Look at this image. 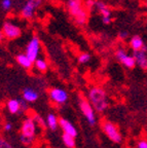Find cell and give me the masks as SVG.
I'll return each mask as SVG.
<instances>
[{"label":"cell","mask_w":147,"mask_h":148,"mask_svg":"<svg viewBox=\"0 0 147 148\" xmlns=\"http://www.w3.org/2000/svg\"><path fill=\"white\" fill-rule=\"evenodd\" d=\"M89 102H90L94 109L99 112V113H103L104 111L107 110L109 105L108 101V96L106 94V92L100 86H93L89 90Z\"/></svg>","instance_id":"6da1fadb"},{"label":"cell","mask_w":147,"mask_h":148,"mask_svg":"<svg viewBox=\"0 0 147 148\" xmlns=\"http://www.w3.org/2000/svg\"><path fill=\"white\" fill-rule=\"evenodd\" d=\"M68 10L78 25H84L87 21V9L82 0H68Z\"/></svg>","instance_id":"7a4b0ae2"},{"label":"cell","mask_w":147,"mask_h":148,"mask_svg":"<svg viewBox=\"0 0 147 148\" xmlns=\"http://www.w3.org/2000/svg\"><path fill=\"white\" fill-rule=\"evenodd\" d=\"M37 132V123L33 117H27L23 120L20 140L24 145H31L35 140Z\"/></svg>","instance_id":"3957f363"},{"label":"cell","mask_w":147,"mask_h":148,"mask_svg":"<svg viewBox=\"0 0 147 148\" xmlns=\"http://www.w3.org/2000/svg\"><path fill=\"white\" fill-rule=\"evenodd\" d=\"M78 105L80 111L84 115L85 119L91 125H95L97 123V117H96V110L92 106L89 100L85 99L84 97H79L78 99Z\"/></svg>","instance_id":"277c9868"},{"label":"cell","mask_w":147,"mask_h":148,"mask_svg":"<svg viewBox=\"0 0 147 148\" xmlns=\"http://www.w3.org/2000/svg\"><path fill=\"white\" fill-rule=\"evenodd\" d=\"M102 130H103L104 134L108 137L109 140H111L114 143H120L122 140V136L120 134V130L117 127L116 125L109 121V120H105L102 123Z\"/></svg>","instance_id":"5b68a950"},{"label":"cell","mask_w":147,"mask_h":148,"mask_svg":"<svg viewBox=\"0 0 147 148\" xmlns=\"http://www.w3.org/2000/svg\"><path fill=\"white\" fill-rule=\"evenodd\" d=\"M40 47H41V43H40V39L37 36H34L31 38L29 43L26 46V56L30 59L33 63L38 59L39 51H40Z\"/></svg>","instance_id":"8992f818"},{"label":"cell","mask_w":147,"mask_h":148,"mask_svg":"<svg viewBox=\"0 0 147 148\" xmlns=\"http://www.w3.org/2000/svg\"><path fill=\"white\" fill-rule=\"evenodd\" d=\"M42 3V0H27L22 8L21 14L24 18L31 20L35 14L36 9L38 8Z\"/></svg>","instance_id":"52a82bcc"},{"label":"cell","mask_w":147,"mask_h":148,"mask_svg":"<svg viewBox=\"0 0 147 148\" xmlns=\"http://www.w3.org/2000/svg\"><path fill=\"white\" fill-rule=\"evenodd\" d=\"M2 33L4 35V38L9 40H14L21 36L22 30L19 26L14 25L12 22H5L2 26Z\"/></svg>","instance_id":"ba28073f"},{"label":"cell","mask_w":147,"mask_h":148,"mask_svg":"<svg viewBox=\"0 0 147 148\" xmlns=\"http://www.w3.org/2000/svg\"><path fill=\"white\" fill-rule=\"evenodd\" d=\"M115 58L120 63H122L124 67L128 69H133L136 66V61L133 55H130L129 53H126L124 49H118L115 51Z\"/></svg>","instance_id":"9c48e42d"},{"label":"cell","mask_w":147,"mask_h":148,"mask_svg":"<svg viewBox=\"0 0 147 148\" xmlns=\"http://www.w3.org/2000/svg\"><path fill=\"white\" fill-rule=\"evenodd\" d=\"M49 99L53 103L57 105L65 104L68 100V92L64 88H53L48 92Z\"/></svg>","instance_id":"30bf717a"},{"label":"cell","mask_w":147,"mask_h":148,"mask_svg":"<svg viewBox=\"0 0 147 148\" xmlns=\"http://www.w3.org/2000/svg\"><path fill=\"white\" fill-rule=\"evenodd\" d=\"M133 57L135 58L136 65L143 70H147V46L144 45L142 49L136 51L133 53Z\"/></svg>","instance_id":"8fae6325"},{"label":"cell","mask_w":147,"mask_h":148,"mask_svg":"<svg viewBox=\"0 0 147 148\" xmlns=\"http://www.w3.org/2000/svg\"><path fill=\"white\" fill-rule=\"evenodd\" d=\"M59 127L62 129L63 134H68L73 137L77 136V129H76L75 125L71 121H69V120L65 119L63 117L59 118Z\"/></svg>","instance_id":"7c38bea8"},{"label":"cell","mask_w":147,"mask_h":148,"mask_svg":"<svg viewBox=\"0 0 147 148\" xmlns=\"http://www.w3.org/2000/svg\"><path fill=\"white\" fill-rule=\"evenodd\" d=\"M23 99L28 103H33L38 99V92L32 88H26L23 90Z\"/></svg>","instance_id":"4fadbf2b"},{"label":"cell","mask_w":147,"mask_h":148,"mask_svg":"<svg viewBox=\"0 0 147 148\" xmlns=\"http://www.w3.org/2000/svg\"><path fill=\"white\" fill-rule=\"evenodd\" d=\"M16 60V62H18V64L20 65L21 67H23L24 69H31L33 64H34V63L26 56V53H20V55H18Z\"/></svg>","instance_id":"5bb4252c"},{"label":"cell","mask_w":147,"mask_h":148,"mask_svg":"<svg viewBox=\"0 0 147 148\" xmlns=\"http://www.w3.org/2000/svg\"><path fill=\"white\" fill-rule=\"evenodd\" d=\"M95 8L99 12V14L102 16V18L111 16L110 8H109V7L107 6V4H106L105 2H103V1H100V0L96 1V3H95Z\"/></svg>","instance_id":"9a60e30c"},{"label":"cell","mask_w":147,"mask_h":148,"mask_svg":"<svg viewBox=\"0 0 147 148\" xmlns=\"http://www.w3.org/2000/svg\"><path fill=\"white\" fill-rule=\"evenodd\" d=\"M6 108L7 110L12 114H19L21 113V105H20V101L16 99H10L7 101L6 103Z\"/></svg>","instance_id":"2e32d148"},{"label":"cell","mask_w":147,"mask_h":148,"mask_svg":"<svg viewBox=\"0 0 147 148\" xmlns=\"http://www.w3.org/2000/svg\"><path fill=\"white\" fill-rule=\"evenodd\" d=\"M144 41H143L142 37L139 35H135L130 39V47L133 49V51H140L144 47Z\"/></svg>","instance_id":"e0dca14e"},{"label":"cell","mask_w":147,"mask_h":148,"mask_svg":"<svg viewBox=\"0 0 147 148\" xmlns=\"http://www.w3.org/2000/svg\"><path fill=\"white\" fill-rule=\"evenodd\" d=\"M46 127L52 131H56L59 127V118L54 113H48L46 116Z\"/></svg>","instance_id":"ac0fdd59"},{"label":"cell","mask_w":147,"mask_h":148,"mask_svg":"<svg viewBox=\"0 0 147 148\" xmlns=\"http://www.w3.org/2000/svg\"><path fill=\"white\" fill-rule=\"evenodd\" d=\"M33 66H34V67L36 68L37 71H39V72H45L48 68L47 62L42 58L37 59V60L34 62V64H33Z\"/></svg>","instance_id":"d6986e66"},{"label":"cell","mask_w":147,"mask_h":148,"mask_svg":"<svg viewBox=\"0 0 147 148\" xmlns=\"http://www.w3.org/2000/svg\"><path fill=\"white\" fill-rule=\"evenodd\" d=\"M63 143L66 147L68 148H74L75 147V137L70 136L68 134H63L62 136Z\"/></svg>","instance_id":"ffe728a7"},{"label":"cell","mask_w":147,"mask_h":148,"mask_svg":"<svg viewBox=\"0 0 147 148\" xmlns=\"http://www.w3.org/2000/svg\"><path fill=\"white\" fill-rule=\"evenodd\" d=\"M91 55L87 53H81L80 55L78 56V62L80 63V64H87V63L90 62L91 60Z\"/></svg>","instance_id":"44dd1931"},{"label":"cell","mask_w":147,"mask_h":148,"mask_svg":"<svg viewBox=\"0 0 147 148\" xmlns=\"http://www.w3.org/2000/svg\"><path fill=\"white\" fill-rule=\"evenodd\" d=\"M12 6V0H2L1 1V7L3 10H9Z\"/></svg>","instance_id":"7402d4cb"},{"label":"cell","mask_w":147,"mask_h":148,"mask_svg":"<svg viewBox=\"0 0 147 148\" xmlns=\"http://www.w3.org/2000/svg\"><path fill=\"white\" fill-rule=\"evenodd\" d=\"M34 120H35V123H37V125H39V127H46V121H44V119L42 117H40L39 115H34Z\"/></svg>","instance_id":"603a6c76"},{"label":"cell","mask_w":147,"mask_h":148,"mask_svg":"<svg viewBox=\"0 0 147 148\" xmlns=\"http://www.w3.org/2000/svg\"><path fill=\"white\" fill-rule=\"evenodd\" d=\"M0 148H14V147L4 138H0Z\"/></svg>","instance_id":"cb8c5ba5"},{"label":"cell","mask_w":147,"mask_h":148,"mask_svg":"<svg viewBox=\"0 0 147 148\" xmlns=\"http://www.w3.org/2000/svg\"><path fill=\"white\" fill-rule=\"evenodd\" d=\"M95 3H96L95 0H87L84 5L87 7V9H93L95 8Z\"/></svg>","instance_id":"d4e9b609"},{"label":"cell","mask_w":147,"mask_h":148,"mask_svg":"<svg viewBox=\"0 0 147 148\" xmlns=\"http://www.w3.org/2000/svg\"><path fill=\"white\" fill-rule=\"evenodd\" d=\"M19 101H20V105H21L22 112L27 110V109H28V102H26L24 99H19Z\"/></svg>","instance_id":"484cf974"},{"label":"cell","mask_w":147,"mask_h":148,"mask_svg":"<svg viewBox=\"0 0 147 148\" xmlns=\"http://www.w3.org/2000/svg\"><path fill=\"white\" fill-rule=\"evenodd\" d=\"M136 148H147V140H140L136 145Z\"/></svg>","instance_id":"4316f807"},{"label":"cell","mask_w":147,"mask_h":148,"mask_svg":"<svg viewBox=\"0 0 147 148\" xmlns=\"http://www.w3.org/2000/svg\"><path fill=\"white\" fill-rule=\"evenodd\" d=\"M118 37H120V39L124 40L129 37V33L126 32V31H122V32H120V34H118Z\"/></svg>","instance_id":"83f0119b"},{"label":"cell","mask_w":147,"mask_h":148,"mask_svg":"<svg viewBox=\"0 0 147 148\" xmlns=\"http://www.w3.org/2000/svg\"><path fill=\"white\" fill-rule=\"evenodd\" d=\"M12 130V123H4V131L5 132H10Z\"/></svg>","instance_id":"f1b7e54d"},{"label":"cell","mask_w":147,"mask_h":148,"mask_svg":"<svg viewBox=\"0 0 147 148\" xmlns=\"http://www.w3.org/2000/svg\"><path fill=\"white\" fill-rule=\"evenodd\" d=\"M102 22H103L105 25H109V24L112 22V18H111V16H105V18H102Z\"/></svg>","instance_id":"f546056e"},{"label":"cell","mask_w":147,"mask_h":148,"mask_svg":"<svg viewBox=\"0 0 147 148\" xmlns=\"http://www.w3.org/2000/svg\"><path fill=\"white\" fill-rule=\"evenodd\" d=\"M3 39H4V35L2 33V30H0V42L2 41Z\"/></svg>","instance_id":"4dcf8cb0"},{"label":"cell","mask_w":147,"mask_h":148,"mask_svg":"<svg viewBox=\"0 0 147 148\" xmlns=\"http://www.w3.org/2000/svg\"><path fill=\"white\" fill-rule=\"evenodd\" d=\"M145 7H146V8H147V1H146V2H145Z\"/></svg>","instance_id":"1f68e13d"},{"label":"cell","mask_w":147,"mask_h":148,"mask_svg":"<svg viewBox=\"0 0 147 148\" xmlns=\"http://www.w3.org/2000/svg\"><path fill=\"white\" fill-rule=\"evenodd\" d=\"M145 1H147V0H145Z\"/></svg>","instance_id":"d6a6232c"}]
</instances>
